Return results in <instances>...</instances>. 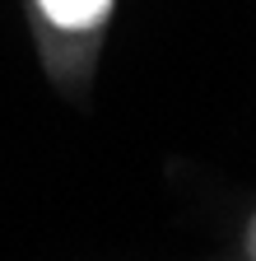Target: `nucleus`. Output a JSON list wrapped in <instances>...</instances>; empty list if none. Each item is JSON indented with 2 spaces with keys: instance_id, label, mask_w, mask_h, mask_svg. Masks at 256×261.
I'll list each match as a JSON object with an SVG mask.
<instances>
[{
  "instance_id": "obj_2",
  "label": "nucleus",
  "mask_w": 256,
  "mask_h": 261,
  "mask_svg": "<svg viewBox=\"0 0 256 261\" xmlns=\"http://www.w3.org/2000/svg\"><path fill=\"white\" fill-rule=\"evenodd\" d=\"M242 256L256 261V210H251V219L242 224Z\"/></svg>"
},
{
  "instance_id": "obj_1",
  "label": "nucleus",
  "mask_w": 256,
  "mask_h": 261,
  "mask_svg": "<svg viewBox=\"0 0 256 261\" xmlns=\"http://www.w3.org/2000/svg\"><path fill=\"white\" fill-rule=\"evenodd\" d=\"M38 65L66 103H89L103 47L117 23V0H23Z\"/></svg>"
}]
</instances>
